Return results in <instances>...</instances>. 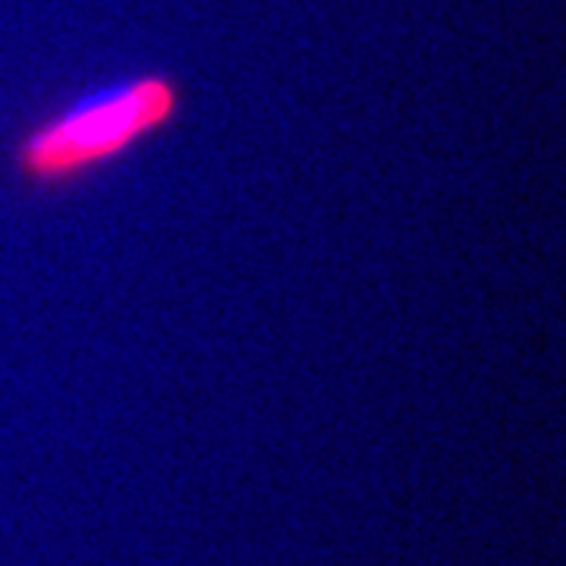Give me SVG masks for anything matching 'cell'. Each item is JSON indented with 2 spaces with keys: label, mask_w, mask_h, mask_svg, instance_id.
Segmentation results:
<instances>
[{
  "label": "cell",
  "mask_w": 566,
  "mask_h": 566,
  "mask_svg": "<svg viewBox=\"0 0 566 566\" xmlns=\"http://www.w3.org/2000/svg\"><path fill=\"white\" fill-rule=\"evenodd\" d=\"M186 85L170 70H139L92 85L41 111L7 142V167L22 192L63 196L174 129Z\"/></svg>",
  "instance_id": "obj_1"
}]
</instances>
